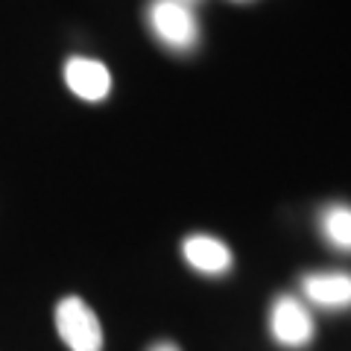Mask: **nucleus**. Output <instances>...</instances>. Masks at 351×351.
<instances>
[{
  "label": "nucleus",
  "mask_w": 351,
  "mask_h": 351,
  "mask_svg": "<svg viewBox=\"0 0 351 351\" xmlns=\"http://www.w3.org/2000/svg\"><path fill=\"white\" fill-rule=\"evenodd\" d=\"M319 234L339 252H351V205H328L319 214Z\"/></svg>",
  "instance_id": "nucleus-7"
},
{
  "label": "nucleus",
  "mask_w": 351,
  "mask_h": 351,
  "mask_svg": "<svg viewBox=\"0 0 351 351\" xmlns=\"http://www.w3.org/2000/svg\"><path fill=\"white\" fill-rule=\"evenodd\" d=\"M56 331L71 351H100L103 348V328L97 313L80 295H68L56 307Z\"/></svg>",
  "instance_id": "nucleus-1"
},
{
  "label": "nucleus",
  "mask_w": 351,
  "mask_h": 351,
  "mask_svg": "<svg viewBox=\"0 0 351 351\" xmlns=\"http://www.w3.org/2000/svg\"><path fill=\"white\" fill-rule=\"evenodd\" d=\"M272 339L284 348H304L316 334L311 311L295 299V295H278L269 313Z\"/></svg>",
  "instance_id": "nucleus-2"
},
{
  "label": "nucleus",
  "mask_w": 351,
  "mask_h": 351,
  "mask_svg": "<svg viewBox=\"0 0 351 351\" xmlns=\"http://www.w3.org/2000/svg\"><path fill=\"white\" fill-rule=\"evenodd\" d=\"M64 82L76 97H82L88 103H100L112 91V73H108L106 64L82 56H73L64 64Z\"/></svg>",
  "instance_id": "nucleus-4"
},
{
  "label": "nucleus",
  "mask_w": 351,
  "mask_h": 351,
  "mask_svg": "<svg viewBox=\"0 0 351 351\" xmlns=\"http://www.w3.org/2000/svg\"><path fill=\"white\" fill-rule=\"evenodd\" d=\"M149 24L156 36L176 50H188L196 44V21L182 0H156L149 9Z\"/></svg>",
  "instance_id": "nucleus-3"
},
{
  "label": "nucleus",
  "mask_w": 351,
  "mask_h": 351,
  "mask_svg": "<svg viewBox=\"0 0 351 351\" xmlns=\"http://www.w3.org/2000/svg\"><path fill=\"white\" fill-rule=\"evenodd\" d=\"M182 252H184V261H188L193 269L205 272V276H223V272L232 269V249L211 234L188 237Z\"/></svg>",
  "instance_id": "nucleus-6"
},
{
  "label": "nucleus",
  "mask_w": 351,
  "mask_h": 351,
  "mask_svg": "<svg viewBox=\"0 0 351 351\" xmlns=\"http://www.w3.org/2000/svg\"><path fill=\"white\" fill-rule=\"evenodd\" d=\"M149 351H179V346H173V343H158V346H152Z\"/></svg>",
  "instance_id": "nucleus-8"
},
{
  "label": "nucleus",
  "mask_w": 351,
  "mask_h": 351,
  "mask_svg": "<svg viewBox=\"0 0 351 351\" xmlns=\"http://www.w3.org/2000/svg\"><path fill=\"white\" fill-rule=\"evenodd\" d=\"M304 299L322 311H348L351 307V276L348 272H313L302 278Z\"/></svg>",
  "instance_id": "nucleus-5"
}]
</instances>
